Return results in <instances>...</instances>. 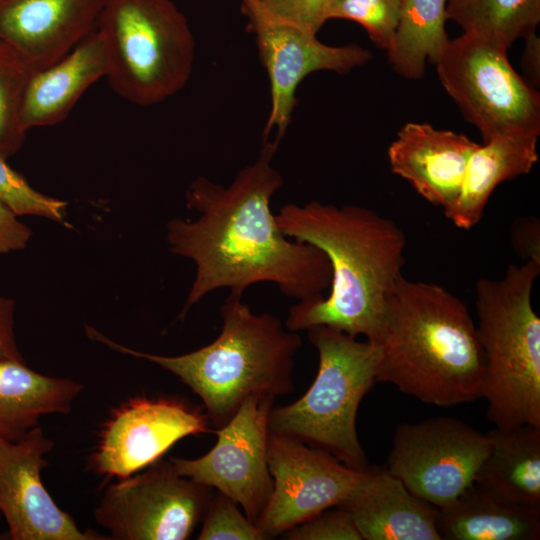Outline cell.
Wrapping results in <instances>:
<instances>
[{
    "label": "cell",
    "mask_w": 540,
    "mask_h": 540,
    "mask_svg": "<svg viewBox=\"0 0 540 540\" xmlns=\"http://www.w3.org/2000/svg\"><path fill=\"white\" fill-rule=\"evenodd\" d=\"M279 144L262 141L258 158L227 187L204 176L188 186L186 206L199 216L170 220L166 234L169 250L195 265L179 319L220 288L243 295L254 284L271 282L297 302L325 296L332 276L327 256L312 244L287 237L271 211V199L284 183L272 166Z\"/></svg>",
    "instance_id": "cell-1"
},
{
    "label": "cell",
    "mask_w": 540,
    "mask_h": 540,
    "mask_svg": "<svg viewBox=\"0 0 540 540\" xmlns=\"http://www.w3.org/2000/svg\"><path fill=\"white\" fill-rule=\"evenodd\" d=\"M276 220L287 237L322 250L332 272L328 295L292 305L286 328L324 325L378 344L388 295L403 275L406 237L400 227L367 207L319 201L287 203Z\"/></svg>",
    "instance_id": "cell-2"
},
{
    "label": "cell",
    "mask_w": 540,
    "mask_h": 540,
    "mask_svg": "<svg viewBox=\"0 0 540 540\" xmlns=\"http://www.w3.org/2000/svg\"><path fill=\"white\" fill-rule=\"evenodd\" d=\"M376 383L438 407L481 398L484 355L468 307L441 285L402 275L388 295Z\"/></svg>",
    "instance_id": "cell-3"
},
{
    "label": "cell",
    "mask_w": 540,
    "mask_h": 540,
    "mask_svg": "<svg viewBox=\"0 0 540 540\" xmlns=\"http://www.w3.org/2000/svg\"><path fill=\"white\" fill-rule=\"evenodd\" d=\"M242 296L229 293L224 300L221 331L212 342L178 356L130 349L93 327L86 326V333L115 351L145 359L177 376L202 400L207 419L221 427L250 396L289 394L295 356L302 346L298 332L287 329L272 314H255Z\"/></svg>",
    "instance_id": "cell-4"
},
{
    "label": "cell",
    "mask_w": 540,
    "mask_h": 540,
    "mask_svg": "<svg viewBox=\"0 0 540 540\" xmlns=\"http://www.w3.org/2000/svg\"><path fill=\"white\" fill-rule=\"evenodd\" d=\"M540 263L509 265L476 283L477 334L484 355L481 398L497 428L540 426V318L532 290Z\"/></svg>",
    "instance_id": "cell-5"
},
{
    "label": "cell",
    "mask_w": 540,
    "mask_h": 540,
    "mask_svg": "<svg viewBox=\"0 0 540 540\" xmlns=\"http://www.w3.org/2000/svg\"><path fill=\"white\" fill-rule=\"evenodd\" d=\"M318 353L315 379L295 402L272 408L269 431L325 450L358 470L369 467L356 418L363 397L376 383L381 349L324 325L307 329Z\"/></svg>",
    "instance_id": "cell-6"
},
{
    "label": "cell",
    "mask_w": 540,
    "mask_h": 540,
    "mask_svg": "<svg viewBox=\"0 0 540 540\" xmlns=\"http://www.w3.org/2000/svg\"><path fill=\"white\" fill-rule=\"evenodd\" d=\"M96 31L106 52L105 78L132 104L165 101L191 77L194 37L171 0H104Z\"/></svg>",
    "instance_id": "cell-7"
},
{
    "label": "cell",
    "mask_w": 540,
    "mask_h": 540,
    "mask_svg": "<svg viewBox=\"0 0 540 540\" xmlns=\"http://www.w3.org/2000/svg\"><path fill=\"white\" fill-rule=\"evenodd\" d=\"M439 80L485 141L502 134H540V95L509 63L507 49L463 33L436 62Z\"/></svg>",
    "instance_id": "cell-8"
},
{
    "label": "cell",
    "mask_w": 540,
    "mask_h": 540,
    "mask_svg": "<svg viewBox=\"0 0 540 540\" xmlns=\"http://www.w3.org/2000/svg\"><path fill=\"white\" fill-rule=\"evenodd\" d=\"M489 448L487 433L452 417H434L396 427L385 468L441 508L474 483Z\"/></svg>",
    "instance_id": "cell-9"
},
{
    "label": "cell",
    "mask_w": 540,
    "mask_h": 540,
    "mask_svg": "<svg viewBox=\"0 0 540 540\" xmlns=\"http://www.w3.org/2000/svg\"><path fill=\"white\" fill-rule=\"evenodd\" d=\"M212 488L179 475L171 462L106 488L94 517L116 540H185L202 520Z\"/></svg>",
    "instance_id": "cell-10"
},
{
    "label": "cell",
    "mask_w": 540,
    "mask_h": 540,
    "mask_svg": "<svg viewBox=\"0 0 540 540\" xmlns=\"http://www.w3.org/2000/svg\"><path fill=\"white\" fill-rule=\"evenodd\" d=\"M274 399L248 397L225 425L214 430L218 438L209 452L196 459H170L179 475L229 497L254 524L273 488L268 438Z\"/></svg>",
    "instance_id": "cell-11"
},
{
    "label": "cell",
    "mask_w": 540,
    "mask_h": 540,
    "mask_svg": "<svg viewBox=\"0 0 540 540\" xmlns=\"http://www.w3.org/2000/svg\"><path fill=\"white\" fill-rule=\"evenodd\" d=\"M247 30L253 35L265 67L271 94V109L263 129V141L275 130L280 143L296 108V91L309 74L328 70L346 74L371 59V53L357 44L329 46L316 34L267 14L256 0H241Z\"/></svg>",
    "instance_id": "cell-12"
},
{
    "label": "cell",
    "mask_w": 540,
    "mask_h": 540,
    "mask_svg": "<svg viewBox=\"0 0 540 540\" xmlns=\"http://www.w3.org/2000/svg\"><path fill=\"white\" fill-rule=\"evenodd\" d=\"M269 500L255 525L266 539L283 535L319 512L339 506L364 478L329 452L269 432Z\"/></svg>",
    "instance_id": "cell-13"
},
{
    "label": "cell",
    "mask_w": 540,
    "mask_h": 540,
    "mask_svg": "<svg viewBox=\"0 0 540 540\" xmlns=\"http://www.w3.org/2000/svg\"><path fill=\"white\" fill-rule=\"evenodd\" d=\"M54 443L36 426L17 441L0 439V514L12 540H103L81 531L61 510L41 480Z\"/></svg>",
    "instance_id": "cell-14"
},
{
    "label": "cell",
    "mask_w": 540,
    "mask_h": 540,
    "mask_svg": "<svg viewBox=\"0 0 540 540\" xmlns=\"http://www.w3.org/2000/svg\"><path fill=\"white\" fill-rule=\"evenodd\" d=\"M207 432L206 415L181 401L133 399L105 425L92 464L102 475L123 479L157 462L182 438Z\"/></svg>",
    "instance_id": "cell-15"
},
{
    "label": "cell",
    "mask_w": 540,
    "mask_h": 540,
    "mask_svg": "<svg viewBox=\"0 0 540 540\" xmlns=\"http://www.w3.org/2000/svg\"><path fill=\"white\" fill-rule=\"evenodd\" d=\"M104 0H0V40L34 70L68 54L96 30Z\"/></svg>",
    "instance_id": "cell-16"
},
{
    "label": "cell",
    "mask_w": 540,
    "mask_h": 540,
    "mask_svg": "<svg viewBox=\"0 0 540 540\" xmlns=\"http://www.w3.org/2000/svg\"><path fill=\"white\" fill-rule=\"evenodd\" d=\"M477 146L464 134L409 122L389 146L388 160L394 174L445 211L458 197L468 159Z\"/></svg>",
    "instance_id": "cell-17"
},
{
    "label": "cell",
    "mask_w": 540,
    "mask_h": 540,
    "mask_svg": "<svg viewBox=\"0 0 540 540\" xmlns=\"http://www.w3.org/2000/svg\"><path fill=\"white\" fill-rule=\"evenodd\" d=\"M339 507L353 519L362 540H441L438 508L413 494L386 468H368Z\"/></svg>",
    "instance_id": "cell-18"
},
{
    "label": "cell",
    "mask_w": 540,
    "mask_h": 540,
    "mask_svg": "<svg viewBox=\"0 0 540 540\" xmlns=\"http://www.w3.org/2000/svg\"><path fill=\"white\" fill-rule=\"evenodd\" d=\"M106 74V52L95 30L63 58L32 72L21 105L25 131L63 121L86 90Z\"/></svg>",
    "instance_id": "cell-19"
},
{
    "label": "cell",
    "mask_w": 540,
    "mask_h": 540,
    "mask_svg": "<svg viewBox=\"0 0 540 540\" xmlns=\"http://www.w3.org/2000/svg\"><path fill=\"white\" fill-rule=\"evenodd\" d=\"M537 141L538 135L502 134L478 144L468 159L457 199L444 211L446 218L464 230L477 225L496 187L528 174L537 163Z\"/></svg>",
    "instance_id": "cell-20"
},
{
    "label": "cell",
    "mask_w": 540,
    "mask_h": 540,
    "mask_svg": "<svg viewBox=\"0 0 540 540\" xmlns=\"http://www.w3.org/2000/svg\"><path fill=\"white\" fill-rule=\"evenodd\" d=\"M437 531L441 540H538L540 507L509 502L473 483L438 508Z\"/></svg>",
    "instance_id": "cell-21"
},
{
    "label": "cell",
    "mask_w": 540,
    "mask_h": 540,
    "mask_svg": "<svg viewBox=\"0 0 540 540\" xmlns=\"http://www.w3.org/2000/svg\"><path fill=\"white\" fill-rule=\"evenodd\" d=\"M83 385L40 374L25 362L0 360V439L17 441L48 414H67Z\"/></svg>",
    "instance_id": "cell-22"
},
{
    "label": "cell",
    "mask_w": 540,
    "mask_h": 540,
    "mask_svg": "<svg viewBox=\"0 0 540 540\" xmlns=\"http://www.w3.org/2000/svg\"><path fill=\"white\" fill-rule=\"evenodd\" d=\"M474 483L509 502L540 507V426L497 428Z\"/></svg>",
    "instance_id": "cell-23"
},
{
    "label": "cell",
    "mask_w": 540,
    "mask_h": 540,
    "mask_svg": "<svg viewBox=\"0 0 540 540\" xmlns=\"http://www.w3.org/2000/svg\"><path fill=\"white\" fill-rule=\"evenodd\" d=\"M448 0H402L398 25L387 51L393 69L408 79L423 76L426 62L438 61L449 38L445 31Z\"/></svg>",
    "instance_id": "cell-24"
},
{
    "label": "cell",
    "mask_w": 540,
    "mask_h": 540,
    "mask_svg": "<svg viewBox=\"0 0 540 540\" xmlns=\"http://www.w3.org/2000/svg\"><path fill=\"white\" fill-rule=\"evenodd\" d=\"M446 16L464 33L508 49L516 39L536 32L540 0H448Z\"/></svg>",
    "instance_id": "cell-25"
},
{
    "label": "cell",
    "mask_w": 540,
    "mask_h": 540,
    "mask_svg": "<svg viewBox=\"0 0 540 540\" xmlns=\"http://www.w3.org/2000/svg\"><path fill=\"white\" fill-rule=\"evenodd\" d=\"M34 69L0 40V155L17 153L26 137L21 122L23 95Z\"/></svg>",
    "instance_id": "cell-26"
},
{
    "label": "cell",
    "mask_w": 540,
    "mask_h": 540,
    "mask_svg": "<svg viewBox=\"0 0 540 540\" xmlns=\"http://www.w3.org/2000/svg\"><path fill=\"white\" fill-rule=\"evenodd\" d=\"M402 0H333L327 11L330 19L357 22L371 41L388 51L398 25Z\"/></svg>",
    "instance_id": "cell-27"
},
{
    "label": "cell",
    "mask_w": 540,
    "mask_h": 540,
    "mask_svg": "<svg viewBox=\"0 0 540 540\" xmlns=\"http://www.w3.org/2000/svg\"><path fill=\"white\" fill-rule=\"evenodd\" d=\"M0 201L18 216H39L69 226L65 222L67 202L34 189L1 155Z\"/></svg>",
    "instance_id": "cell-28"
},
{
    "label": "cell",
    "mask_w": 540,
    "mask_h": 540,
    "mask_svg": "<svg viewBox=\"0 0 540 540\" xmlns=\"http://www.w3.org/2000/svg\"><path fill=\"white\" fill-rule=\"evenodd\" d=\"M199 540H265L238 505L220 492L212 494L204 515Z\"/></svg>",
    "instance_id": "cell-29"
},
{
    "label": "cell",
    "mask_w": 540,
    "mask_h": 540,
    "mask_svg": "<svg viewBox=\"0 0 540 540\" xmlns=\"http://www.w3.org/2000/svg\"><path fill=\"white\" fill-rule=\"evenodd\" d=\"M283 536L288 540H362L349 513L339 506L319 512Z\"/></svg>",
    "instance_id": "cell-30"
},
{
    "label": "cell",
    "mask_w": 540,
    "mask_h": 540,
    "mask_svg": "<svg viewBox=\"0 0 540 540\" xmlns=\"http://www.w3.org/2000/svg\"><path fill=\"white\" fill-rule=\"evenodd\" d=\"M333 0H256L270 16L317 34Z\"/></svg>",
    "instance_id": "cell-31"
},
{
    "label": "cell",
    "mask_w": 540,
    "mask_h": 540,
    "mask_svg": "<svg viewBox=\"0 0 540 540\" xmlns=\"http://www.w3.org/2000/svg\"><path fill=\"white\" fill-rule=\"evenodd\" d=\"M512 247L524 261L540 263V222L535 216L514 221L511 227Z\"/></svg>",
    "instance_id": "cell-32"
},
{
    "label": "cell",
    "mask_w": 540,
    "mask_h": 540,
    "mask_svg": "<svg viewBox=\"0 0 540 540\" xmlns=\"http://www.w3.org/2000/svg\"><path fill=\"white\" fill-rule=\"evenodd\" d=\"M18 217L0 201V254L22 250L30 241L32 231Z\"/></svg>",
    "instance_id": "cell-33"
},
{
    "label": "cell",
    "mask_w": 540,
    "mask_h": 540,
    "mask_svg": "<svg viewBox=\"0 0 540 540\" xmlns=\"http://www.w3.org/2000/svg\"><path fill=\"white\" fill-rule=\"evenodd\" d=\"M15 302L0 296V360L25 362L14 333Z\"/></svg>",
    "instance_id": "cell-34"
},
{
    "label": "cell",
    "mask_w": 540,
    "mask_h": 540,
    "mask_svg": "<svg viewBox=\"0 0 540 540\" xmlns=\"http://www.w3.org/2000/svg\"><path fill=\"white\" fill-rule=\"evenodd\" d=\"M526 50L524 55V61L526 69L529 70L532 75V79L537 81L539 79V38L536 37V32H532L526 37Z\"/></svg>",
    "instance_id": "cell-35"
},
{
    "label": "cell",
    "mask_w": 540,
    "mask_h": 540,
    "mask_svg": "<svg viewBox=\"0 0 540 540\" xmlns=\"http://www.w3.org/2000/svg\"><path fill=\"white\" fill-rule=\"evenodd\" d=\"M1 515V514H0Z\"/></svg>",
    "instance_id": "cell-36"
}]
</instances>
